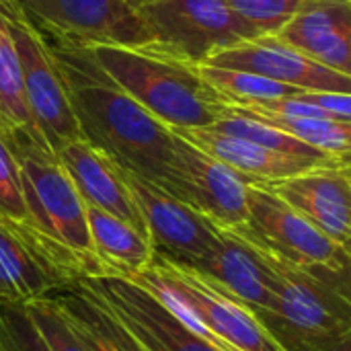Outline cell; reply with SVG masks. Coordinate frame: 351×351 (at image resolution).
Segmentation results:
<instances>
[{"label":"cell","mask_w":351,"mask_h":351,"mask_svg":"<svg viewBox=\"0 0 351 351\" xmlns=\"http://www.w3.org/2000/svg\"><path fill=\"white\" fill-rule=\"evenodd\" d=\"M45 43L60 70L82 140L121 171L162 185L173 160V130L134 101L97 64L88 47Z\"/></svg>","instance_id":"6da1fadb"},{"label":"cell","mask_w":351,"mask_h":351,"mask_svg":"<svg viewBox=\"0 0 351 351\" xmlns=\"http://www.w3.org/2000/svg\"><path fill=\"white\" fill-rule=\"evenodd\" d=\"M4 144L16 160L25 208L43 257L72 282L107 276L93 251L84 204L58 156L27 138Z\"/></svg>","instance_id":"7a4b0ae2"},{"label":"cell","mask_w":351,"mask_h":351,"mask_svg":"<svg viewBox=\"0 0 351 351\" xmlns=\"http://www.w3.org/2000/svg\"><path fill=\"white\" fill-rule=\"evenodd\" d=\"M88 49L134 101L171 130L210 128L226 113V101L202 78L197 64L154 41Z\"/></svg>","instance_id":"3957f363"},{"label":"cell","mask_w":351,"mask_h":351,"mask_svg":"<svg viewBox=\"0 0 351 351\" xmlns=\"http://www.w3.org/2000/svg\"><path fill=\"white\" fill-rule=\"evenodd\" d=\"M267 257L278 290L271 306L253 317L280 350L321 351L351 335L350 269L296 267Z\"/></svg>","instance_id":"277c9868"},{"label":"cell","mask_w":351,"mask_h":351,"mask_svg":"<svg viewBox=\"0 0 351 351\" xmlns=\"http://www.w3.org/2000/svg\"><path fill=\"white\" fill-rule=\"evenodd\" d=\"M125 280L150 290L191 329L226 351H282L234 296L189 265L154 253L144 271Z\"/></svg>","instance_id":"5b68a950"},{"label":"cell","mask_w":351,"mask_h":351,"mask_svg":"<svg viewBox=\"0 0 351 351\" xmlns=\"http://www.w3.org/2000/svg\"><path fill=\"white\" fill-rule=\"evenodd\" d=\"M138 14L154 43L193 64L261 37L226 0H152L140 6Z\"/></svg>","instance_id":"8992f818"},{"label":"cell","mask_w":351,"mask_h":351,"mask_svg":"<svg viewBox=\"0 0 351 351\" xmlns=\"http://www.w3.org/2000/svg\"><path fill=\"white\" fill-rule=\"evenodd\" d=\"M232 232L263 253L296 267L351 269L350 249L333 243L286 202L257 183L247 185V220Z\"/></svg>","instance_id":"52a82bcc"},{"label":"cell","mask_w":351,"mask_h":351,"mask_svg":"<svg viewBox=\"0 0 351 351\" xmlns=\"http://www.w3.org/2000/svg\"><path fill=\"white\" fill-rule=\"evenodd\" d=\"M45 39L74 45H142L150 31L123 0H12Z\"/></svg>","instance_id":"ba28073f"},{"label":"cell","mask_w":351,"mask_h":351,"mask_svg":"<svg viewBox=\"0 0 351 351\" xmlns=\"http://www.w3.org/2000/svg\"><path fill=\"white\" fill-rule=\"evenodd\" d=\"M140 351H226L191 329L144 286L115 276L80 280Z\"/></svg>","instance_id":"9c48e42d"},{"label":"cell","mask_w":351,"mask_h":351,"mask_svg":"<svg viewBox=\"0 0 351 351\" xmlns=\"http://www.w3.org/2000/svg\"><path fill=\"white\" fill-rule=\"evenodd\" d=\"M247 185L237 171L175 134L173 160L160 189L214 226L234 230L247 220Z\"/></svg>","instance_id":"30bf717a"},{"label":"cell","mask_w":351,"mask_h":351,"mask_svg":"<svg viewBox=\"0 0 351 351\" xmlns=\"http://www.w3.org/2000/svg\"><path fill=\"white\" fill-rule=\"evenodd\" d=\"M4 21L19 58L33 123L47 148L58 154L64 146L82 138L60 70L43 37L25 21L21 12L14 16H4Z\"/></svg>","instance_id":"8fae6325"},{"label":"cell","mask_w":351,"mask_h":351,"mask_svg":"<svg viewBox=\"0 0 351 351\" xmlns=\"http://www.w3.org/2000/svg\"><path fill=\"white\" fill-rule=\"evenodd\" d=\"M119 173L142 218L154 253H160L177 263L191 265L214 251L220 241L218 226L175 199L158 185L121 169Z\"/></svg>","instance_id":"7c38bea8"},{"label":"cell","mask_w":351,"mask_h":351,"mask_svg":"<svg viewBox=\"0 0 351 351\" xmlns=\"http://www.w3.org/2000/svg\"><path fill=\"white\" fill-rule=\"evenodd\" d=\"M204 64L253 72L302 90H331L351 95V76L306 58L298 49L280 41L276 35H261L257 39L222 49L210 56Z\"/></svg>","instance_id":"4fadbf2b"},{"label":"cell","mask_w":351,"mask_h":351,"mask_svg":"<svg viewBox=\"0 0 351 351\" xmlns=\"http://www.w3.org/2000/svg\"><path fill=\"white\" fill-rule=\"evenodd\" d=\"M286 202L333 243L350 249L351 177L346 167H319L296 177L257 183Z\"/></svg>","instance_id":"5bb4252c"},{"label":"cell","mask_w":351,"mask_h":351,"mask_svg":"<svg viewBox=\"0 0 351 351\" xmlns=\"http://www.w3.org/2000/svg\"><path fill=\"white\" fill-rule=\"evenodd\" d=\"M214 251L191 263L197 274L234 296L251 315L271 306L278 290V274L271 259L232 230L218 228Z\"/></svg>","instance_id":"9a60e30c"},{"label":"cell","mask_w":351,"mask_h":351,"mask_svg":"<svg viewBox=\"0 0 351 351\" xmlns=\"http://www.w3.org/2000/svg\"><path fill=\"white\" fill-rule=\"evenodd\" d=\"M56 156L66 169L84 206L103 210L146 234L119 169L105 154L80 138L64 146Z\"/></svg>","instance_id":"2e32d148"},{"label":"cell","mask_w":351,"mask_h":351,"mask_svg":"<svg viewBox=\"0 0 351 351\" xmlns=\"http://www.w3.org/2000/svg\"><path fill=\"white\" fill-rule=\"evenodd\" d=\"M177 136L199 148L202 152L224 162L237 171L247 183H271L300 173L319 169V167H346V165H327L308 158H296L267 150L249 140L216 132L212 128H191V130H173Z\"/></svg>","instance_id":"e0dca14e"},{"label":"cell","mask_w":351,"mask_h":351,"mask_svg":"<svg viewBox=\"0 0 351 351\" xmlns=\"http://www.w3.org/2000/svg\"><path fill=\"white\" fill-rule=\"evenodd\" d=\"M274 35L306 58L351 76V2L315 4Z\"/></svg>","instance_id":"ac0fdd59"},{"label":"cell","mask_w":351,"mask_h":351,"mask_svg":"<svg viewBox=\"0 0 351 351\" xmlns=\"http://www.w3.org/2000/svg\"><path fill=\"white\" fill-rule=\"evenodd\" d=\"M72 284L0 220V304H27Z\"/></svg>","instance_id":"d6986e66"},{"label":"cell","mask_w":351,"mask_h":351,"mask_svg":"<svg viewBox=\"0 0 351 351\" xmlns=\"http://www.w3.org/2000/svg\"><path fill=\"white\" fill-rule=\"evenodd\" d=\"M84 216L93 251L107 276L132 278L150 265L154 249L146 234L93 206H84Z\"/></svg>","instance_id":"ffe728a7"},{"label":"cell","mask_w":351,"mask_h":351,"mask_svg":"<svg viewBox=\"0 0 351 351\" xmlns=\"http://www.w3.org/2000/svg\"><path fill=\"white\" fill-rule=\"evenodd\" d=\"M47 298L58 306L84 351H125L117 321L80 282L53 290Z\"/></svg>","instance_id":"44dd1931"},{"label":"cell","mask_w":351,"mask_h":351,"mask_svg":"<svg viewBox=\"0 0 351 351\" xmlns=\"http://www.w3.org/2000/svg\"><path fill=\"white\" fill-rule=\"evenodd\" d=\"M0 138L35 140L47 146L37 132L23 86V74L6 21L0 14Z\"/></svg>","instance_id":"7402d4cb"},{"label":"cell","mask_w":351,"mask_h":351,"mask_svg":"<svg viewBox=\"0 0 351 351\" xmlns=\"http://www.w3.org/2000/svg\"><path fill=\"white\" fill-rule=\"evenodd\" d=\"M228 105V103H226ZM216 132L228 134V136H237L243 140H249L253 144H259L267 150L280 152V154H288V156H296V158H308V160H319V162H327V165H350V160L325 154L296 138H292L290 134L276 130L251 115H245L243 111L234 109V107H226V113L214 123L210 125Z\"/></svg>","instance_id":"603a6c76"},{"label":"cell","mask_w":351,"mask_h":351,"mask_svg":"<svg viewBox=\"0 0 351 351\" xmlns=\"http://www.w3.org/2000/svg\"><path fill=\"white\" fill-rule=\"evenodd\" d=\"M237 109V107H234ZM243 111V109H239ZM276 130L290 134L292 138L343 160H350L351 121L323 119V117H282L263 111H243Z\"/></svg>","instance_id":"cb8c5ba5"},{"label":"cell","mask_w":351,"mask_h":351,"mask_svg":"<svg viewBox=\"0 0 351 351\" xmlns=\"http://www.w3.org/2000/svg\"><path fill=\"white\" fill-rule=\"evenodd\" d=\"M202 78L212 84L228 105L249 103V101H267V99H282V97H296L302 88L276 82L271 78H263L253 72L243 70H228L210 64H197Z\"/></svg>","instance_id":"d4e9b609"},{"label":"cell","mask_w":351,"mask_h":351,"mask_svg":"<svg viewBox=\"0 0 351 351\" xmlns=\"http://www.w3.org/2000/svg\"><path fill=\"white\" fill-rule=\"evenodd\" d=\"M0 220L6 226H10L25 243H29L43 257V253H41V249H39V245L35 241V234H33V228H31V222H29V214H27V208H25L16 160H14L12 152L8 150V146L4 144L2 138H0Z\"/></svg>","instance_id":"484cf974"},{"label":"cell","mask_w":351,"mask_h":351,"mask_svg":"<svg viewBox=\"0 0 351 351\" xmlns=\"http://www.w3.org/2000/svg\"><path fill=\"white\" fill-rule=\"evenodd\" d=\"M325 2H351V0H226V4L251 23L261 35L278 33L298 12Z\"/></svg>","instance_id":"4316f807"},{"label":"cell","mask_w":351,"mask_h":351,"mask_svg":"<svg viewBox=\"0 0 351 351\" xmlns=\"http://www.w3.org/2000/svg\"><path fill=\"white\" fill-rule=\"evenodd\" d=\"M0 351H51L25 304H0Z\"/></svg>","instance_id":"83f0119b"},{"label":"cell","mask_w":351,"mask_h":351,"mask_svg":"<svg viewBox=\"0 0 351 351\" xmlns=\"http://www.w3.org/2000/svg\"><path fill=\"white\" fill-rule=\"evenodd\" d=\"M29 311V317L33 319L37 331L41 333L45 346L51 351H84L82 343L78 341V337L74 335V331L68 327V323L64 321L62 313L58 311V306L47 298H39L33 302L25 304Z\"/></svg>","instance_id":"f1b7e54d"},{"label":"cell","mask_w":351,"mask_h":351,"mask_svg":"<svg viewBox=\"0 0 351 351\" xmlns=\"http://www.w3.org/2000/svg\"><path fill=\"white\" fill-rule=\"evenodd\" d=\"M300 101L319 107L327 115L339 121H351V95L331 93V90H302L296 95Z\"/></svg>","instance_id":"f546056e"},{"label":"cell","mask_w":351,"mask_h":351,"mask_svg":"<svg viewBox=\"0 0 351 351\" xmlns=\"http://www.w3.org/2000/svg\"><path fill=\"white\" fill-rule=\"evenodd\" d=\"M321 351H351V335L341 337L339 341H335V343L327 346L325 350H321Z\"/></svg>","instance_id":"4dcf8cb0"},{"label":"cell","mask_w":351,"mask_h":351,"mask_svg":"<svg viewBox=\"0 0 351 351\" xmlns=\"http://www.w3.org/2000/svg\"><path fill=\"white\" fill-rule=\"evenodd\" d=\"M0 14L2 16H14V14H19V8L14 6L12 0H0Z\"/></svg>","instance_id":"1f68e13d"},{"label":"cell","mask_w":351,"mask_h":351,"mask_svg":"<svg viewBox=\"0 0 351 351\" xmlns=\"http://www.w3.org/2000/svg\"><path fill=\"white\" fill-rule=\"evenodd\" d=\"M128 6H132L134 10H138L140 6H144V4H148V2H152V0H123Z\"/></svg>","instance_id":"d6a6232c"}]
</instances>
